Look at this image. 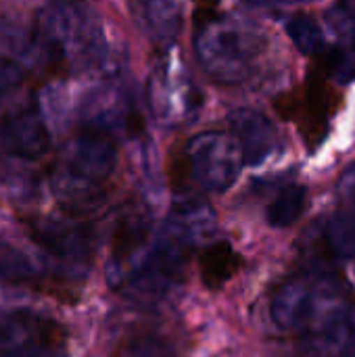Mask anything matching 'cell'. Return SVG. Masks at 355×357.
Returning <instances> with one entry per match:
<instances>
[{"mask_svg":"<svg viewBox=\"0 0 355 357\" xmlns=\"http://www.w3.org/2000/svg\"><path fill=\"white\" fill-rule=\"evenodd\" d=\"M285 29L293 44L308 56H320L326 50V40L320 25L308 15H295L285 23Z\"/></svg>","mask_w":355,"mask_h":357,"instance_id":"cell-17","label":"cell"},{"mask_svg":"<svg viewBox=\"0 0 355 357\" xmlns=\"http://www.w3.org/2000/svg\"><path fill=\"white\" fill-rule=\"evenodd\" d=\"M299 249L312 268L355 259V213H335L312 224L301 236Z\"/></svg>","mask_w":355,"mask_h":357,"instance_id":"cell-8","label":"cell"},{"mask_svg":"<svg viewBox=\"0 0 355 357\" xmlns=\"http://www.w3.org/2000/svg\"><path fill=\"white\" fill-rule=\"evenodd\" d=\"M352 272H354V278H355V266H354V268H352Z\"/></svg>","mask_w":355,"mask_h":357,"instance_id":"cell-23","label":"cell"},{"mask_svg":"<svg viewBox=\"0 0 355 357\" xmlns=\"http://www.w3.org/2000/svg\"><path fill=\"white\" fill-rule=\"evenodd\" d=\"M308 205V188L301 184L282 186L266 207V220L274 228L293 226L305 211Z\"/></svg>","mask_w":355,"mask_h":357,"instance_id":"cell-15","label":"cell"},{"mask_svg":"<svg viewBox=\"0 0 355 357\" xmlns=\"http://www.w3.org/2000/svg\"><path fill=\"white\" fill-rule=\"evenodd\" d=\"M345 297L343 284L322 272H310L282 282L270 299L272 322L287 333L301 335Z\"/></svg>","mask_w":355,"mask_h":357,"instance_id":"cell-4","label":"cell"},{"mask_svg":"<svg viewBox=\"0 0 355 357\" xmlns=\"http://www.w3.org/2000/svg\"><path fill=\"white\" fill-rule=\"evenodd\" d=\"M136 25L159 46L176 40L182 27V0H130Z\"/></svg>","mask_w":355,"mask_h":357,"instance_id":"cell-12","label":"cell"},{"mask_svg":"<svg viewBox=\"0 0 355 357\" xmlns=\"http://www.w3.org/2000/svg\"><path fill=\"white\" fill-rule=\"evenodd\" d=\"M195 4H197L195 21H199V19H205V17H209V15L218 13V4H220V0H195Z\"/></svg>","mask_w":355,"mask_h":357,"instance_id":"cell-21","label":"cell"},{"mask_svg":"<svg viewBox=\"0 0 355 357\" xmlns=\"http://www.w3.org/2000/svg\"><path fill=\"white\" fill-rule=\"evenodd\" d=\"M299 341L312 357H355V301L343 299L301 333Z\"/></svg>","mask_w":355,"mask_h":357,"instance_id":"cell-9","label":"cell"},{"mask_svg":"<svg viewBox=\"0 0 355 357\" xmlns=\"http://www.w3.org/2000/svg\"><path fill=\"white\" fill-rule=\"evenodd\" d=\"M230 126L232 134L239 140L243 155H245V165L259 167L274 157H278L285 149L282 136L278 128L272 123V119L251 107L236 109L230 113Z\"/></svg>","mask_w":355,"mask_h":357,"instance_id":"cell-10","label":"cell"},{"mask_svg":"<svg viewBox=\"0 0 355 357\" xmlns=\"http://www.w3.org/2000/svg\"><path fill=\"white\" fill-rule=\"evenodd\" d=\"M2 149L19 159H40L50 149V132L36 107L21 109L0 123Z\"/></svg>","mask_w":355,"mask_h":357,"instance_id":"cell-11","label":"cell"},{"mask_svg":"<svg viewBox=\"0 0 355 357\" xmlns=\"http://www.w3.org/2000/svg\"><path fill=\"white\" fill-rule=\"evenodd\" d=\"M31 236L46 251L56 257H65L71 261H84L90 255V230L86 226H67L59 222H42L31 224Z\"/></svg>","mask_w":355,"mask_h":357,"instance_id":"cell-13","label":"cell"},{"mask_svg":"<svg viewBox=\"0 0 355 357\" xmlns=\"http://www.w3.org/2000/svg\"><path fill=\"white\" fill-rule=\"evenodd\" d=\"M326 19L343 44L355 46V0H337Z\"/></svg>","mask_w":355,"mask_h":357,"instance_id":"cell-18","label":"cell"},{"mask_svg":"<svg viewBox=\"0 0 355 357\" xmlns=\"http://www.w3.org/2000/svg\"><path fill=\"white\" fill-rule=\"evenodd\" d=\"M253 4H287V2H314V0H247Z\"/></svg>","mask_w":355,"mask_h":357,"instance_id":"cell-22","label":"cell"},{"mask_svg":"<svg viewBox=\"0 0 355 357\" xmlns=\"http://www.w3.org/2000/svg\"><path fill=\"white\" fill-rule=\"evenodd\" d=\"M266 46V31L245 17L213 13L197 21V56L207 75L220 84L247 82L255 73Z\"/></svg>","mask_w":355,"mask_h":357,"instance_id":"cell-1","label":"cell"},{"mask_svg":"<svg viewBox=\"0 0 355 357\" xmlns=\"http://www.w3.org/2000/svg\"><path fill=\"white\" fill-rule=\"evenodd\" d=\"M245 165V155L239 140L224 132H203L186 142L182 176L174 182L192 178L201 188L209 192H226L241 176Z\"/></svg>","mask_w":355,"mask_h":357,"instance_id":"cell-6","label":"cell"},{"mask_svg":"<svg viewBox=\"0 0 355 357\" xmlns=\"http://www.w3.org/2000/svg\"><path fill=\"white\" fill-rule=\"evenodd\" d=\"M36 36L44 52L65 69H88L103 63L107 38L98 15L80 0H54L36 21Z\"/></svg>","mask_w":355,"mask_h":357,"instance_id":"cell-2","label":"cell"},{"mask_svg":"<svg viewBox=\"0 0 355 357\" xmlns=\"http://www.w3.org/2000/svg\"><path fill=\"white\" fill-rule=\"evenodd\" d=\"M21 82H23L21 67L10 59L0 56V105L21 86Z\"/></svg>","mask_w":355,"mask_h":357,"instance_id":"cell-19","label":"cell"},{"mask_svg":"<svg viewBox=\"0 0 355 357\" xmlns=\"http://www.w3.org/2000/svg\"><path fill=\"white\" fill-rule=\"evenodd\" d=\"M339 192H341L343 201L349 205L352 213H355V163L349 165L345 169V174L341 176V180H339Z\"/></svg>","mask_w":355,"mask_h":357,"instance_id":"cell-20","label":"cell"},{"mask_svg":"<svg viewBox=\"0 0 355 357\" xmlns=\"http://www.w3.org/2000/svg\"><path fill=\"white\" fill-rule=\"evenodd\" d=\"M241 270V255L226 241L211 243L201 255V280L209 291L224 289Z\"/></svg>","mask_w":355,"mask_h":357,"instance_id":"cell-14","label":"cell"},{"mask_svg":"<svg viewBox=\"0 0 355 357\" xmlns=\"http://www.w3.org/2000/svg\"><path fill=\"white\" fill-rule=\"evenodd\" d=\"M117 165L115 138L100 126H86L69 136L56 165V190L71 207L92 205Z\"/></svg>","mask_w":355,"mask_h":357,"instance_id":"cell-3","label":"cell"},{"mask_svg":"<svg viewBox=\"0 0 355 357\" xmlns=\"http://www.w3.org/2000/svg\"><path fill=\"white\" fill-rule=\"evenodd\" d=\"M115 357H174V349L155 331H134L119 343Z\"/></svg>","mask_w":355,"mask_h":357,"instance_id":"cell-16","label":"cell"},{"mask_svg":"<svg viewBox=\"0 0 355 357\" xmlns=\"http://www.w3.org/2000/svg\"><path fill=\"white\" fill-rule=\"evenodd\" d=\"M149 105L163 128L186 126L203 109V92L174 48H165L151 69Z\"/></svg>","mask_w":355,"mask_h":357,"instance_id":"cell-5","label":"cell"},{"mask_svg":"<svg viewBox=\"0 0 355 357\" xmlns=\"http://www.w3.org/2000/svg\"><path fill=\"white\" fill-rule=\"evenodd\" d=\"M328 79L331 77L316 67V71L299 90L285 94L276 102L285 119H293L297 123L301 138L305 140L310 151L324 142L333 113L337 109V94L331 88Z\"/></svg>","mask_w":355,"mask_h":357,"instance_id":"cell-7","label":"cell"}]
</instances>
